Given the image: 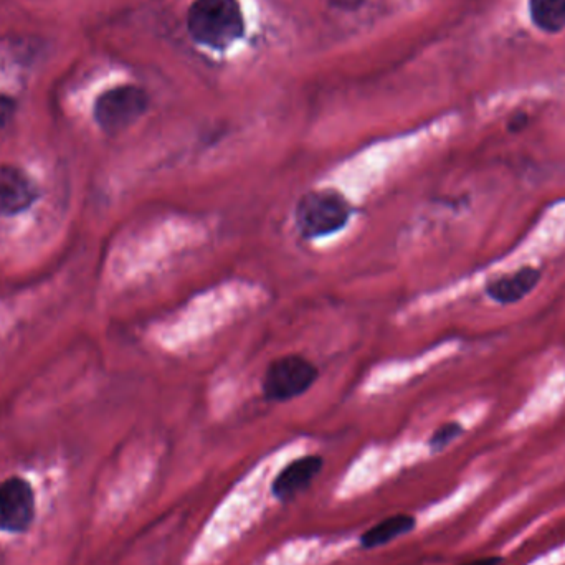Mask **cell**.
I'll use <instances>...</instances> for the list:
<instances>
[{"mask_svg":"<svg viewBox=\"0 0 565 565\" xmlns=\"http://www.w3.org/2000/svg\"><path fill=\"white\" fill-rule=\"evenodd\" d=\"M187 24L197 42L214 50H225L245 34L238 0H195L190 5Z\"/></svg>","mask_w":565,"mask_h":565,"instance_id":"1","label":"cell"},{"mask_svg":"<svg viewBox=\"0 0 565 565\" xmlns=\"http://www.w3.org/2000/svg\"><path fill=\"white\" fill-rule=\"evenodd\" d=\"M351 220V204L338 190H309L298 200L296 227L304 238L333 235Z\"/></svg>","mask_w":565,"mask_h":565,"instance_id":"2","label":"cell"},{"mask_svg":"<svg viewBox=\"0 0 565 565\" xmlns=\"http://www.w3.org/2000/svg\"><path fill=\"white\" fill-rule=\"evenodd\" d=\"M319 379L318 367L300 356L278 357L266 367L262 380L263 395L271 402H288L306 394Z\"/></svg>","mask_w":565,"mask_h":565,"instance_id":"3","label":"cell"},{"mask_svg":"<svg viewBox=\"0 0 565 565\" xmlns=\"http://www.w3.org/2000/svg\"><path fill=\"white\" fill-rule=\"evenodd\" d=\"M148 105L146 91L138 86H118L96 100V123L105 133H121L146 113Z\"/></svg>","mask_w":565,"mask_h":565,"instance_id":"4","label":"cell"},{"mask_svg":"<svg viewBox=\"0 0 565 565\" xmlns=\"http://www.w3.org/2000/svg\"><path fill=\"white\" fill-rule=\"evenodd\" d=\"M35 518V494L22 478L0 483V531L20 534L32 526Z\"/></svg>","mask_w":565,"mask_h":565,"instance_id":"5","label":"cell"},{"mask_svg":"<svg viewBox=\"0 0 565 565\" xmlns=\"http://www.w3.org/2000/svg\"><path fill=\"white\" fill-rule=\"evenodd\" d=\"M37 199L38 187L22 169L0 166V217L22 214Z\"/></svg>","mask_w":565,"mask_h":565,"instance_id":"6","label":"cell"},{"mask_svg":"<svg viewBox=\"0 0 565 565\" xmlns=\"http://www.w3.org/2000/svg\"><path fill=\"white\" fill-rule=\"evenodd\" d=\"M323 465L324 460L318 455L301 456L298 460L291 461L276 476L271 485V493L281 503L290 501L313 483Z\"/></svg>","mask_w":565,"mask_h":565,"instance_id":"7","label":"cell"},{"mask_svg":"<svg viewBox=\"0 0 565 565\" xmlns=\"http://www.w3.org/2000/svg\"><path fill=\"white\" fill-rule=\"evenodd\" d=\"M542 278V271L534 266H523L509 275L498 276L488 281L485 293L494 303L509 306L523 301L536 290Z\"/></svg>","mask_w":565,"mask_h":565,"instance_id":"8","label":"cell"},{"mask_svg":"<svg viewBox=\"0 0 565 565\" xmlns=\"http://www.w3.org/2000/svg\"><path fill=\"white\" fill-rule=\"evenodd\" d=\"M415 524L417 521L412 514H394L380 521L376 526H372L371 529H367L361 536V547L366 551H371V549L385 546L405 534H410L414 531Z\"/></svg>","mask_w":565,"mask_h":565,"instance_id":"9","label":"cell"},{"mask_svg":"<svg viewBox=\"0 0 565 565\" xmlns=\"http://www.w3.org/2000/svg\"><path fill=\"white\" fill-rule=\"evenodd\" d=\"M529 12L537 29L554 34L565 27V0H529Z\"/></svg>","mask_w":565,"mask_h":565,"instance_id":"10","label":"cell"},{"mask_svg":"<svg viewBox=\"0 0 565 565\" xmlns=\"http://www.w3.org/2000/svg\"><path fill=\"white\" fill-rule=\"evenodd\" d=\"M463 432H465V428L461 427V423H443L442 427H438L433 432L432 437L428 440V447L433 453L443 452L448 445L455 442L456 438H460Z\"/></svg>","mask_w":565,"mask_h":565,"instance_id":"11","label":"cell"},{"mask_svg":"<svg viewBox=\"0 0 565 565\" xmlns=\"http://www.w3.org/2000/svg\"><path fill=\"white\" fill-rule=\"evenodd\" d=\"M14 111V100H10L9 96L0 95V129L9 124L10 119L14 116Z\"/></svg>","mask_w":565,"mask_h":565,"instance_id":"12","label":"cell"},{"mask_svg":"<svg viewBox=\"0 0 565 565\" xmlns=\"http://www.w3.org/2000/svg\"><path fill=\"white\" fill-rule=\"evenodd\" d=\"M501 564H503V557L488 556V557H480V559H475V561L465 562V564H460V565H501Z\"/></svg>","mask_w":565,"mask_h":565,"instance_id":"13","label":"cell"},{"mask_svg":"<svg viewBox=\"0 0 565 565\" xmlns=\"http://www.w3.org/2000/svg\"><path fill=\"white\" fill-rule=\"evenodd\" d=\"M526 124H528V116L518 114V116L509 123V131H511V133H518L521 129L526 128Z\"/></svg>","mask_w":565,"mask_h":565,"instance_id":"14","label":"cell"}]
</instances>
